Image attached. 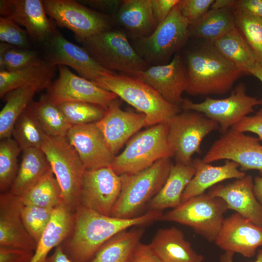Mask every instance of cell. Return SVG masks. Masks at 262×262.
<instances>
[{
    "label": "cell",
    "mask_w": 262,
    "mask_h": 262,
    "mask_svg": "<svg viewBox=\"0 0 262 262\" xmlns=\"http://www.w3.org/2000/svg\"><path fill=\"white\" fill-rule=\"evenodd\" d=\"M33 251L0 246V262H30Z\"/></svg>",
    "instance_id": "46"
},
{
    "label": "cell",
    "mask_w": 262,
    "mask_h": 262,
    "mask_svg": "<svg viewBox=\"0 0 262 262\" xmlns=\"http://www.w3.org/2000/svg\"><path fill=\"white\" fill-rule=\"evenodd\" d=\"M149 244L162 262H203V256L175 227L159 229Z\"/></svg>",
    "instance_id": "24"
},
{
    "label": "cell",
    "mask_w": 262,
    "mask_h": 262,
    "mask_svg": "<svg viewBox=\"0 0 262 262\" xmlns=\"http://www.w3.org/2000/svg\"><path fill=\"white\" fill-rule=\"evenodd\" d=\"M248 74L256 77L262 83V64L256 62L249 70Z\"/></svg>",
    "instance_id": "55"
},
{
    "label": "cell",
    "mask_w": 262,
    "mask_h": 262,
    "mask_svg": "<svg viewBox=\"0 0 262 262\" xmlns=\"http://www.w3.org/2000/svg\"><path fill=\"white\" fill-rule=\"evenodd\" d=\"M0 14L25 28L32 41L43 44L55 32L42 0H0Z\"/></svg>",
    "instance_id": "17"
},
{
    "label": "cell",
    "mask_w": 262,
    "mask_h": 262,
    "mask_svg": "<svg viewBox=\"0 0 262 262\" xmlns=\"http://www.w3.org/2000/svg\"><path fill=\"white\" fill-rule=\"evenodd\" d=\"M54 209L22 204L21 214L23 222L36 244L49 222Z\"/></svg>",
    "instance_id": "42"
},
{
    "label": "cell",
    "mask_w": 262,
    "mask_h": 262,
    "mask_svg": "<svg viewBox=\"0 0 262 262\" xmlns=\"http://www.w3.org/2000/svg\"><path fill=\"white\" fill-rule=\"evenodd\" d=\"M130 262H162L154 253L149 244L141 242L135 250Z\"/></svg>",
    "instance_id": "49"
},
{
    "label": "cell",
    "mask_w": 262,
    "mask_h": 262,
    "mask_svg": "<svg viewBox=\"0 0 262 262\" xmlns=\"http://www.w3.org/2000/svg\"><path fill=\"white\" fill-rule=\"evenodd\" d=\"M235 27L257 61L262 64V18L234 10Z\"/></svg>",
    "instance_id": "38"
},
{
    "label": "cell",
    "mask_w": 262,
    "mask_h": 262,
    "mask_svg": "<svg viewBox=\"0 0 262 262\" xmlns=\"http://www.w3.org/2000/svg\"><path fill=\"white\" fill-rule=\"evenodd\" d=\"M231 129L244 133H254L262 140V108L255 115L245 117Z\"/></svg>",
    "instance_id": "45"
},
{
    "label": "cell",
    "mask_w": 262,
    "mask_h": 262,
    "mask_svg": "<svg viewBox=\"0 0 262 262\" xmlns=\"http://www.w3.org/2000/svg\"><path fill=\"white\" fill-rule=\"evenodd\" d=\"M45 11L54 23L70 30L82 43L86 39L111 29L108 15L92 9L73 0H44Z\"/></svg>",
    "instance_id": "11"
},
{
    "label": "cell",
    "mask_w": 262,
    "mask_h": 262,
    "mask_svg": "<svg viewBox=\"0 0 262 262\" xmlns=\"http://www.w3.org/2000/svg\"><path fill=\"white\" fill-rule=\"evenodd\" d=\"M168 140L176 163L192 162V157L201 153L204 138L219 128L218 124L204 115L191 111L175 115L167 122Z\"/></svg>",
    "instance_id": "10"
},
{
    "label": "cell",
    "mask_w": 262,
    "mask_h": 262,
    "mask_svg": "<svg viewBox=\"0 0 262 262\" xmlns=\"http://www.w3.org/2000/svg\"><path fill=\"white\" fill-rule=\"evenodd\" d=\"M146 116V126L167 122L179 114L180 106L166 100L156 90L141 79L126 74L101 76L93 82Z\"/></svg>",
    "instance_id": "3"
},
{
    "label": "cell",
    "mask_w": 262,
    "mask_h": 262,
    "mask_svg": "<svg viewBox=\"0 0 262 262\" xmlns=\"http://www.w3.org/2000/svg\"><path fill=\"white\" fill-rule=\"evenodd\" d=\"M192 163L196 172L183 193L182 202L205 193L207 189L224 180L237 179L246 175L238 164L232 161L226 160L219 166L204 163L200 159H193Z\"/></svg>",
    "instance_id": "25"
},
{
    "label": "cell",
    "mask_w": 262,
    "mask_h": 262,
    "mask_svg": "<svg viewBox=\"0 0 262 262\" xmlns=\"http://www.w3.org/2000/svg\"><path fill=\"white\" fill-rule=\"evenodd\" d=\"M234 254L231 252L225 251L220 257V262H233ZM251 262H262V246L258 250L256 259Z\"/></svg>",
    "instance_id": "52"
},
{
    "label": "cell",
    "mask_w": 262,
    "mask_h": 262,
    "mask_svg": "<svg viewBox=\"0 0 262 262\" xmlns=\"http://www.w3.org/2000/svg\"><path fill=\"white\" fill-rule=\"evenodd\" d=\"M173 164L171 158H164L138 172L120 175L121 192L111 215L131 218L140 215L164 184Z\"/></svg>",
    "instance_id": "4"
},
{
    "label": "cell",
    "mask_w": 262,
    "mask_h": 262,
    "mask_svg": "<svg viewBox=\"0 0 262 262\" xmlns=\"http://www.w3.org/2000/svg\"><path fill=\"white\" fill-rule=\"evenodd\" d=\"M72 212L64 202L55 208L30 262H45L50 251L64 241L73 227L74 214Z\"/></svg>",
    "instance_id": "27"
},
{
    "label": "cell",
    "mask_w": 262,
    "mask_h": 262,
    "mask_svg": "<svg viewBox=\"0 0 262 262\" xmlns=\"http://www.w3.org/2000/svg\"><path fill=\"white\" fill-rule=\"evenodd\" d=\"M254 192L255 196L262 207V177L254 178Z\"/></svg>",
    "instance_id": "53"
},
{
    "label": "cell",
    "mask_w": 262,
    "mask_h": 262,
    "mask_svg": "<svg viewBox=\"0 0 262 262\" xmlns=\"http://www.w3.org/2000/svg\"><path fill=\"white\" fill-rule=\"evenodd\" d=\"M57 105L72 126L96 122L103 117L107 110L98 104L81 101L64 102Z\"/></svg>",
    "instance_id": "40"
},
{
    "label": "cell",
    "mask_w": 262,
    "mask_h": 262,
    "mask_svg": "<svg viewBox=\"0 0 262 262\" xmlns=\"http://www.w3.org/2000/svg\"><path fill=\"white\" fill-rule=\"evenodd\" d=\"M114 16L117 23L135 39L149 35L157 26L151 0H121Z\"/></svg>",
    "instance_id": "26"
},
{
    "label": "cell",
    "mask_w": 262,
    "mask_h": 262,
    "mask_svg": "<svg viewBox=\"0 0 262 262\" xmlns=\"http://www.w3.org/2000/svg\"><path fill=\"white\" fill-rule=\"evenodd\" d=\"M121 185V176L111 166L85 170L82 181L79 205L111 215L119 196Z\"/></svg>",
    "instance_id": "16"
},
{
    "label": "cell",
    "mask_w": 262,
    "mask_h": 262,
    "mask_svg": "<svg viewBox=\"0 0 262 262\" xmlns=\"http://www.w3.org/2000/svg\"><path fill=\"white\" fill-rule=\"evenodd\" d=\"M190 24L177 5L150 34L135 39L132 46L149 65L166 64L190 37Z\"/></svg>",
    "instance_id": "8"
},
{
    "label": "cell",
    "mask_w": 262,
    "mask_h": 262,
    "mask_svg": "<svg viewBox=\"0 0 262 262\" xmlns=\"http://www.w3.org/2000/svg\"><path fill=\"white\" fill-rule=\"evenodd\" d=\"M56 67L44 59L15 71H0V97L9 92L28 85H37L48 88L52 82Z\"/></svg>",
    "instance_id": "29"
},
{
    "label": "cell",
    "mask_w": 262,
    "mask_h": 262,
    "mask_svg": "<svg viewBox=\"0 0 262 262\" xmlns=\"http://www.w3.org/2000/svg\"><path fill=\"white\" fill-rule=\"evenodd\" d=\"M20 196L10 192L0 196V246L34 251L37 244L26 229L21 214Z\"/></svg>",
    "instance_id": "23"
},
{
    "label": "cell",
    "mask_w": 262,
    "mask_h": 262,
    "mask_svg": "<svg viewBox=\"0 0 262 262\" xmlns=\"http://www.w3.org/2000/svg\"><path fill=\"white\" fill-rule=\"evenodd\" d=\"M79 2L88 5L95 9L104 12L110 13L114 15L118 9L121 0H81Z\"/></svg>",
    "instance_id": "50"
},
{
    "label": "cell",
    "mask_w": 262,
    "mask_h": 262,
    "mask_svg": "<svg viewBox=\"0 0 262 262\" xmlns=\"http://www.w3.org/2000/svg\"><path fill=\"white\" fill-rule=\"evenodd\" d=\"M20 198L24 205L44 208H55L64 202L61 189L51 169Z\"/></svg>",
    "instance_id": "36"
},
{
    "label": "cell",
    "mask_w": 262,
    "mask_h": 262,
    "mask_svg": "<svg viewBox=\"0 0 262 262\" xmlns=\"http://www.w3.org/2000/svg\"><path fill=\"white\" fill-rule=\"evenodd\" d=\"M22 151L21 162L9 192L18 196L32 188L51 169L41 148H31Z\"/></svg>",
    "instance_id": "30"
},
{
    "label": "cell",
    "mask_w": 262,
    "mask_h": 262,
    "mask_svg": "<svg viewBox=\"0 0 262 262\" xmlns=\"http://www.w3.org/2000/svg\"><path fill=\"white\" fill-rule=\"evenodd\" d=\"M57 68L58 77L51 82L45 94L53 103L85 102L99 105L107 109L117 98L114 93L75 74L68 67L58 66Z\"/></svg>",
    "instance_id": "15"
},
{
    "label": "cell",
    "mask_w": 262,
    "mask_h": 262,
    "mask_svg": "<svg viewBox=\"0 0 262 262\" xmlns=\"http://www.w3.org/2000/svg\"><path fill=\"white\" fill-rule=\"evenodd\" d=\"M12 135L21 151L41 148L48 136L28 107L16 121Z\"/></svg>",
    "instance_id": "37"
},
{
    "label": "cell",
    "mask_w": 262,
    "mask_h": 262,
    "mask_svg": "<svg viewBox=\"0 0 262 262\" xmlns=\"http://www.w3.org/2000/svg\"><path fill=\"white\" fill-rule=\"evenodd\" d=\"M214 2V0H180L178 4L181 15L190 23L201 17Z\"/></svg>",
    "instance_id": "44"
},
{
    "label": "cell",
    "mask_w": 262,
    "mask_h": 262,
    "mask_svg": "<svg viewBox=\"0 0 262 262\" xmlns=\"http://www.w3.org/2000/svg\"><path fill=\"white\" fill-rule=\"evenodd\" d=\"M42 59L29 48H21L1 42L0 71H15L35 63Z\"/></svg>",
    "instance_id": "41"
},
{
    "label": "cell",
    "mask_w": 262,
    "mask_h": 262,
    "mask_svg": "<svg viewBox=\"0 0 262 262\" xmlns=\"http://www.w3.org/2000/svg\"><path fill=\"white\" fill-rule=\"evenodd\" d=\"M235 28L234 10L212 9L189 26L190 37L213 42Z\"/></svg>",
    "instance_id": "32"
},
{
    "label": "cell",
    "mask_w": 262,
    "mask_h": 262,
    "mask_svg": "<svg viewBox=\"0 0 262 262\" xmlns=\"http://www.w3.org/2000/svg\"><path fill=\"white\" fill-rule=\"evenodd\" d=\"M96 123L115 156L127 141L146 126V116L141 113L122 110L116 99L109 106L103 117Z\"/></svg>",
    "instance_id": "20"
},
{
    "label": "cell",
    "mask_w": 262,
    "mask_h": 262,
    "mask_svg": "<svg viewBox=\"0 0 262 262\" xmlns=\"http://www.w3.org/2000/svg\"><path fill=\"white\" fill-rule=\"evenodd\" d=\"M233 10L262 18V0H235Z\"/></svg>",
    "instance_id": "48"
},
{
    "label": "cell",
    "mask_w": 262,
    "mask_h": 262,
    "mask_svg": "<svg viewBox=\"0 0 262 262\" xmlns=\"http://www.w3.org/2000/svg\"><path fill=\"white\" fill-rule=\"evenodd\" d=\"M235 0H216L211 5L212 9L229 8L233 9Z\"/></svg>",
    "instance_id": "54"
},
{
    "label": "cell",
    "mask_w": 262,
    "mask_h": 262,
    "mask_svg": "<svg viewBox=\"0 0 262 262\" xmlns=\"http://www.w3.org/2000/svg\"><path fill=\"white\" fill-rule=\"evenodd\" d=\"M44 89L37 85H25L8 93L0 112V139L11 137L15 124L33 101L36 93Z\"/></svg>",
    "instance_id": "33"
},
{
    "label": "cell",
    "mask_w": 262,
    "mask_h": 262,
    "mask_svg": "<svg viewBox=\"0 0 262 262\" xmlns=\"http://www.w3.org/2000/svg\"><path fill=\"white\" fill-rule=\"evenodd\" d=\"M180 0H151L153 17L158 26L164 21Z\"/></svg>",
    "instance_id": "47"
},
{
    "label": "cell",
    "mask_w": 262,
    "mask_h": 262,
    "mask_svg": "<svg viewBox=\"0 0 262 262\" xmlns=\"http://www.w3.org/2000/svg\"><path fill=\"white\" fill-rule=\"evenodd\" d=\"M163 213L149 210L133 218H122L104 215L79 205L74 214L70 237L61 245L74 262H88L115 234L129 228L158 221Z\"/></svg>",
    "instance_id": "1"
},
{
    "label": "cell",
    "mask_w": 262,
    "mask_h": 262,
    "mask_svg": "<svg viewBox=\"0 0 262 262\" xmlns=\"http://www.w3.org/2000/svg\"><path fill=\"white\" fill-rule=\"evenodd\" d=\"M30 38L27 32L11 18L0 17L1 42L21 48H29Z\"/></svg>",
    "instance_id": "43"
},
{
    "label": "cell",
    "mask_w": 262,
    "mask_h": 262,
    "mask_svg": "<svg viewBox=\"0 0 262 262\" xmlns=\"http://www.w3.org/2000/svg\"><path fill=\"white\" fill-rule=\"evenodd\" d=\"M262 104V98L247 95L246 85L239 83L228 98L217 99L207 97L198 103L183 98L180 107L185 111L201 113L215 122L223 134L253 113L255 106Z\"/></svg>",
    "instance_id": "12"
},
{
    "label": "cell",
    "mask_w": 262,
    "mask_h": 262,
    "mask_svg": "<svg viewBox=\"0 0 262 262\" xmlns=\"http://www.w3.org/2000/svg\"><path fill=\"white\" fill-rule=\"evenodd\" d=\"M144 233L143 229L135 227L118 233L105 243L88 262H130Z\"/></svg>",
    "instance_id": "31"
},
{
    "label": "cell",
    "mask_w": 262,
    "mask_h": 262,
    "mask_svg": "<svg viewBox=\"0 0 262 262\" xmlns=\"http://www.w3.org/2000/svg\"><path fill=\"white\" fill-rule=\"evenodd\" d=\"M211 43L243 73L248 74L250 68L258 62L236 27Z\"/></svg>",
    "instance_id": "34"
},
{
    "label": "cell",
    "mask_w": 262,
    "mask_h": 262,
    "mask_svg": "<svg viewBox=\"0 0 262 262\" xmlns=\"http://www.w3.org/2000/svg\"><path fill=\"white\" fill-rule=\"evenodd\" d=\"M41 149L60 186L64 203L72 211L76 210L86 170L79 156L66 137L48 135Z\"/></svg>",
    "instance_id": "9"
},
{
    "label": "cell",
    "mask_w": 262,
    "mask_h": 262,
    "mask_svg": "<svg viewBox=\"0 0 262 262\" xmlns=\"http://www.w3.org/2000/svg\"><path fill=\"white\" fill-rule=\"evenodd\" d=\"M133 76L149 84L169 102L180 106L186 81L185 67L178 54H176L166 64L149 66Z\"/></svg>",
    "instance_id": "21"
},
{
    "label": "cell",
    "mask_w": 262,
    "mask_h": 262,
    "mask_svg": "<svg viewBox=\"0 0 262 262\" xmlns=\"http://www.w3.org/2000/svg\"><path fill=\"white\" fill-rule=\"evenodd\" d=\"M228 210L221 198L207 193L191 197L163 213L158 221L188 226L209 242H214Z\"/></svg>",
    "instance_id": "7"
},
{
    "label": "cell",
    "mask_w": 262,
    "mask_h": 262,
    "mask_svg": "<svg viewBox=\"0 0 262 262\" xmlns=\"http://www.w3.org/2000/svg\"><path fill=\"white\" fill-rule=\"evenodd\" d=\"M82 44L92 58L107 70L133 76L149 67L121 31L109 29L86 39Z\"/></svg>",
    "instance_id": "6"
},
{
    "label": "cell",
    "mask_w": 262,
    "mask_h": 262,
    "mask_svg": "<svg viewBox=\"0 0 262 262\" xmlns=\"http://www.w3.org/2000/svg\"><path fill=\"white\" fill-rule=\"evenodd\" d=\"M42 45L44 59L51 66L70 67L80 76L92 82L101 76L116 74L101 66L82 47L67 40L57 30Z\"/></svg>",
    "instance_id": "14"
},
{
    "label": "cell",
    "mask_w": 262,
    "mask_h": 262,
    "mask_svg": "<svg viewBox=\"0 0 262 262\" xmlns=\"http://www.w3.org/2000/svg\"><path fill=\"white\" fill-rule=\"evenodd\" d=\"M28 108L49 136L66 137L71 125L57 105L42 95L37 101H33Z\"/></svg>",
    "instance_id": "35"
},
{
    "label": "cell",
    "mask_w": 262,
    "mask_h": 262,
    "mask_svg": "<svg viewBox=\"0 0 262 262\" xmlns=\"http://www.w3.org/2000/svg\"><path fill=\"white\" fill-rule=\"evenodd\" d=\"M45 262H74L64 252L62 246H57L53 253L49 256Z\"/></svg>",
    "instance_id": "51"
},
{
    "label": "cell",
    "mask_w": 262,
    "mask_h": 262,
    "mask_svg": "<svg viewBox=\"0 0 262 262\" xmlns=\"http://www.w3.org/2000/svg\"><path fill=\"white\" fill-rule=\"evenodd\" d=\"M202 161L210 164L219 160L233 161L242 171L255 170L262 177V145L258 138L230 129L211 146Z\"/></svg>",
    "instance_id": "13"
},
{
    "label": "cell",
    "mask_w": 262,
    "mask_h": 262,
    "mask_svg": "<svg viewBox=\"0 0 262 262\" xmlns=\"http://www.w3.org/2000/svg\"><path fill=\"white\" fill-rule=\"evenodd\" d=\"M196 172L192 164L176 163L162 188L147 204L149 210L162 212L182 202L183 193Z\"/></svg>",
    "instance_id": "28"
},
{
    "label": "cell",
    "mask_w": 262,
    "mask_h": 262,
    "mask_svg": "<svg viewBox=\"0 0 262 262\" xmlns=\"http://www.w3.org/2000/svg\"><path fill=\"white\" fill-rule=\"evenodd\" d=\"M21 151L16 141L11 137L0 140V190L2 193H5L11 188L16 178L19 167L17 159Z\"/></svg>",
    "instance_id": "39"
},
{
    "label": "cell",
    "mask_w": 262,
    "mask_h": 262,
    "mask_svg": "<svg viewBox=\"0 0 262 262\" xmlns=\"http://www.w3.org/2000/svg\"><path fill=\"white\" fill-rule=\"evenodd\" d=\"M214 242L225 251L251 258L262 246V227L235 213L225 217Z\"/></svg>",
    "instance_id": "18"
},
{
    "label": "cell",
    "mask_w": 262,
    "mask_h": 262,
    "mask_svg": "<svg viewBox=\"0 0 262 262\" xmlns=\"http://www.w3.org/2000/svg\"><path fill=\"white\" fill-rule=\"evenodd\" d=\"M86 170L111 166L114 156L96 122L73 125L66 136Z\"/></svg>",
    "instance_id": "19"
},
{
    "label": "cell",
    "mask_w": 262,
    "mask_h": 262,
    "mask_svg": "<svg viewBox=\"0 0 262 262\" xmlns=\"http://www.w3.org/2000/svg\"><path fill=\"white\" fill-rule=\"evenodd\" d=\"M167 122L150 127L131 137L124 150L115 157L111 167L118 175L133 174L158 160L174 157L168 140Z\"/></svg>",
    "instance_id": "5"
},
{
    "label": "cell",
    "mask_w": 262,
    "mask_h": 262,
    "mask_svg": "<svg viewBox=\"0 0 262 262\" xmlns=\"http://www.w3.org/2000/svg\"><path fill=\"white\" fill-rule=\"evenodd\" d=\"M185 71V91L193 96L225 94L244 74L208 41L188 53Z\"/></svg>",
    "instance_id": "2"
},
{
    "label": "cell",
    "mask_w": 262,
    "mask_h": 262,
    "mask_svg": "<svg viewBox=\"0 0 262 262\" xmlns=\"http://www.w3.org/2000/svg\"><path fill=\"white\" fill-rule=\"evenodd\" d=\"M207 193L222 199L228 210L234 211L262 227V207L255 196L251 175H246L226 184L215 185Z\"/></svg>",
    "instance_id": "22"
}]
</instances>
